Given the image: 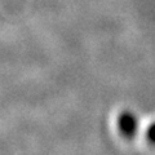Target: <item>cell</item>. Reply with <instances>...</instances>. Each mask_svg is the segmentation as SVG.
<instances>
[{
    "label": "cell",
    "mask_w": 155,
    "mask_h": 155,
    "mask_svg": "<svg viewBox=\"0 0 155 155\" xmlns=\"http://www.w3.org/2000/svg\"><path fill=\"white\" fill-rule=\"evenodd\" d=\"M147 136H149V138H150V141H153L155 142V123L151 125V127L149 128V132H147Z\"/></svg>",
    "instance_id": "2"
},
{
    "label": "cell",
    "mask_w": 155,
    "mask_h": 155,
    "mask_svg": "<svg viewBox=\"0 0 155 155\" xmlns=\"http://www.w3.org/2000/svg\"><path fill=\"white\" fill-rule=\"evenodd\" d=\"M119 129L124 137H133L137 130V119L130 113H123L119 116Z\"/></svg>",
    "instance_id": "1"
}]
</instances>
